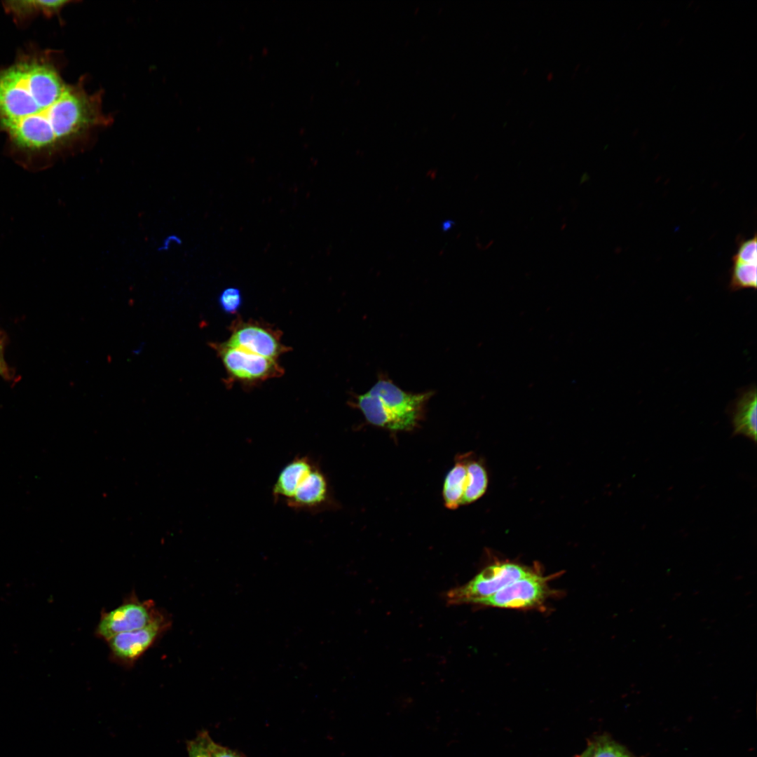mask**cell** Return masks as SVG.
I'll return each instance as SVG.
<instances>
[{
  "mask_svg": "<svg viewBox=\"0 0 757 757\" xmlns=\"http://www.w3.org/2000/svg\"><path fill=\"white\" fill-rule=\"evenodd\" d=\"M69 83L48 55L28 53L0 67V131L25 160L48 159L108 126L102 91Z\"/></svg>",
  "mask_w": 757,
  "mask_h": 757,
  "instance_id": "cell-1",
  "label": "cell"
},
{
  "mask_svg": "<svg viewBox=\"0 0 757 757\" xmlns=\"http://www.w3.org/2000/svg\"><path fill=\"white\" fill-rule=\"evenodd\" d=\"M432 391L406 392L386 377H381L365 393L356 397V405L372 425L391 430H410L424 414Z\"/></svg>",
  "mask_w": 757,
  "mask_h": 757,
  "instance_id": "cell-2",
  "label": "cell"
},
{
  "mask_svg": "<svg viewBox=\"0 0 757 757\" xmlns=\"http://www.w3.org/2000/svg\"><path fill=\"white\" fill-rule=\"evenodd\" d=\"M533 572L530 568L514 563H497L484 568L467 583L447 591L444 599L449 605L477 604Z\"/></svg>",
  "mask_w": 757,
  "mask_h": 757,
  "instance_id": "cell-3",
  "label": "cell"
},
{
  "mask_svg": "<svg viewBox=\"0 0 757 757\" xmlns=\"http://www.w3.org/2000/svg\"><path fill=\"white\" fill-rule=\"evenodd\" d=\"M210 346L216 351L221 360L229 383L238 382L252 386L280 377L284 373V369L276 360L231 346L226 342H212Z\"/></svg>",
  "mask_w": 757,
  "mask_h": 757,
  "instance_id": "cell-4",
  "label": "cell"
},
{
  "mask_svg": "<svg viewBox=\"0 0 757 757\" xmlns=\"http://www.w3.org/2000/svg\"><path fill=\"white\" fill-rule=\"evenodd\" d=\"M161 612L153 600H139L132 592L117 607L101 612L95 627V636L107 641L119 634L142 629Z\"/></svg>",
  "mask_w": 757,
  "mask_h": 757,
  "instance_id": "cell-5",
  "label": "cell"
},
{
  "mask_svg": "<svg viewBox=\"0 0 757 757\" xmlns=\"http://www.w3.org/2000/svg\"><path fill=\"white\" fill-rule=\"evenodd\" d=\"M171 626V617L162 611L144 627L114 636L106 641L111 660L124 667H132Z\"/></svg>",
  "mask_w": 757,
  "mask_h": 757,
  "instance_id": "cell-6",
  "label": "cell"
},
{
  "mask_svg": "<svg viewBox=\"0 0 757 757\" xmlns=\"http://www.w3.org/2000/svg\"><path fill=\"white\" fill-rule=\"evenodd\" d=\"M227 344L276 360L290 350L282 343L281 332L261 321L238 318L230 325Z\"/></svg>",
  "mask_w": 757,
  "mask_h": 757,
  "instance_id": "cell-7",
  "label": "cell"
},
{
  "mask_svg": "<svg viewBox=\"0 0 757 757\" xmlns=\"http://www.w3.org/2000/svg\"><path fill=\"white\" fill-rule=\"evenodd\" d=\"M549 580L550 577L533 572L479 601L477 605L517 609L543 606L551 592L547 583Z\"/></svg>",
  "mask_w": 757,
  "mask_h": 757,
  "instance_id": "cell-8",
  "label": "cell"
},
{
  "mask_svg": "<svg viewBox=\"0 0 757 757\" xmlns=\"http://www.w3.org/2000/svg\"><path fill=\"white\" fill-rule=\"evenodd\" d=\"M328 498L327 479L316 465L302 480L292 498L286 504L297 510L314 512L324 506Z\"/></svg>",
  "mask_w": 757,
  "mask_h": 757,
  "instance_id": "cell-9",
  "label": "cell"
},
{
  "mask_svg": "<svg viewBox=\"0 0 757 757\" xmlns=\"http://www.w3.org/2000/svg\"><path fill=\"white\" fill-rule=\"evenodd\" d=\"M315 465L314 460L308 456H296L289 461L281 469L273 484V498L285 503L289 501L300 483Z\"/></svg>",
  "mask_w": 757,
  "mask_h": 757,
  "instance_id": "cell-10",
  "label": "cell"
},
{
  "mask_svg": "<svg viewBox=\"0 0 757 757\" xmlns=\"http://www.w3.org/2000/svg\"><path fill=\"white\" fill-rule=\"evenodd\" d=\"M757 397L756 387L742 392L735 402L732 413L735 435H742L756 442Z\"/></svg>",
  "mask_w": 757,
  "mask_h": 757,
  "instance_id": "cell-11",
  "label": "cell"
},
{
  "mask_svg": "<svg viewBox=\"0 0 757 757\" xmlns=\"http://www.w3.org/2000/svg\"><path fill=\"white\" fill-rule=\"evenodd\" d=\"M72 1H8L3 2L5 11L9 13L17 22H24L37 15L51 18L60 16L62 10Z\"/></svg>",
  "mask_w": 757,
  "mask_h": 757,
  "instance_id": "cell-12",
  "label": "cell"
},
{
  "mask_svg": "<svg viewBox=\"0 0 757 757\" xmlns=\"http://www.w3.org/2000/svg\"><path fill=\"white\" fill-rule=\"evenodd\" d=\"M467 478L465 461L460 460L447 474L443 486L446 507L454 510L462 505Z\"/></svg>",
  "mask_w": 757,
  "mask_h": 757,
  "instance_id": "cell-13",
  "label": "cell"
},
{
  "mask_svg": "<svg viewBox=\"0 0 757 757\" xmlns=\"http://www.w3.org/2000/svg\"><path fill=\"white\" fill-rule=\"evenodd\" d=\"M467 478L462 505L479 499L486 491L488 479L484 467L477 461L466 462Z\"/></svg>",
  "mask_w": 757,
  "mask_h": 757,
  "instance_id": "cell-14",
  "label": "cell"
},
{
  "mask_svg": "<svg viewBox=\"0 0 757 757\" xmlns=\"http://www.w3.org/2000/svg\"><path fill=\"white\" fill-rule=\"evenodd\" d=\"M757 264L732 261L730 269L729 289L735 292L757 287Z\"/></svg>",
  "mask_w": 757,
  "mask_h": 757,
  "instance_id": "cell-15",
  "label": "cell"
},
{
  "mask_svg": "<svg viewBox=\"0 0 757 757\" xmlns=\"http://www.w3.org/2000/svg\"><path fill=\"white\" fill-rule=\"evenodd\" d=\"M591 740L593 744L592 757H639L607 733L596 735Z\"/></svg>",
  "mask_w": 757,
  "mask_h": 757,
  "instance_id": "cell-16",
  "label": "cell"
},
{
  "mask_svg": "<svg viewBox=\"0 0 757 757\" xmlns=\"http://www.w3.org/2000/svg\"><path fill=\"white\" fill-rule=\"evenodd\" d=\"M732 261L757 264L756 234L753 238L740 240Z\"/></svg>",
  "mask_w": 757,
  "mask_h": 757,
  "instance_id": "cell-17",
  "label": "cell"
},
{
  "mask_svg": "<svg viewBox=\"0 0 757 757\" xmlns=\"http://www.w3.org/2000/svg\"><path fill=\"white\" fill-rule=\"evenodd\" d=\"M218 301L224 313L236 314L243 303L241 292L235 287H227L219 294Z\"/></svg>",
  "mask_w": 757,
  "mask_h": 757,
  "instance_id": "cell-18",
  "label": "cell"
},
{
  "mask_svg": "<svg viewBox=\"0 0 757 757\" xmlns=\"http://www.w3.org/2000/svg\"><path fill=\"white\" fill-rule=\"evenodd\" d=\"M210 737L207 731L203 730L195 738L188 741L186 746L189 757H210L208 748Z\"/></svg>",
  "mask_w": 757,
  "mask_h": 757,
  "instance_id": "cell-19",
  "label": "cell"
},
{
  "mask_svg": "<svg viewBox=\"0 0 757 757\" xmlns=\"http://www.w3.org/2000/svg\"><path fill=\"white\" fill-rule=\"evenodd\" d=\"M208 748L210 757H247L242 752L216 743L211 737L209 739Z\"/></svg>",
  "mask_w": 757,
  "mask_h": 757,
  "instance_id": "cell-20",
  "label": "cell"
},
{
  "mask_svg": "<svg viewBox=\"0 0 757 757\" xmlns=\"http://www.w3.org/2000/svg\"><path fill=\"white\" fill-rule=\"evenodd\" d=\"M0 376L7 381L15 379V372L6 362L4 353L0 352Z\"/></svg>",
  "mask_w": 757,
  "mask_h": 757,
  "instance_id": "cell-21",
  "label": "cell"
},
{
  "mask_svg": "<svg viewBox=\"0 0 757 757\" xmlns=\"http://www.w3.org/2000/svg\"><path fill=\"white\" fill-rule=\"evenodd\" d=\"M593 752V744L591 739L587 742L586 748L580 754L575 756L574 757H592Z\"/></svg>",
  "mask_w": 757,
  "mask_h": 757,
  "instance_id": "cell-22",
  "label": "cell"
},
{
  "mask_svg": "<svg viewBox=\"0 0 757 757\" xmlns=\"http://www.w3.org/2000/svg\"><path fill=\"white\" fill-rule=\"evenodd\" d=\"M8 343V337L4 331L0 329V352L4 353L6 346Z\"/></svg>",
  "mask_w": 757,
  "mask_h": 757,
  "instance_id": "cell-23",
  "label": "cell"
}]
</instances>
